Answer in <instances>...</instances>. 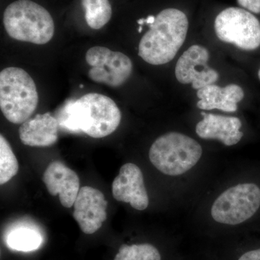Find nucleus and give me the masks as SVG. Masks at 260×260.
<instances>
[{
	"mask_svg": "<svg viewBox=\"0 0 260 260\" xmlns=\"http://www.w3.org/2000/svg\"><path fill=\"white\" fill-rule=\"evenodd\" d=\"M59 128L71 133H83L93 138L112 134L119 126L121 114L111 98L96 93L68 101L55 116Z\"/></svg>",
	"mask_w": 260,
	"mask_h": 260,
	"instance_id": "nucleus-1",
	"label": "nucleus"
},
{
	"mask_svg": "<svg viewBox=\"0 0 260 260\" xmlns=\"http://www.w3.org/2000/svg\"><path fill=\"white\" fill-rule=\"evenodd\" d=\"M149 26L140 40L138 55L150 64H167L185 42L189 29L187 17L180 10L167 8L160 12Z\"/></svg>",
	"mask_w": 260,
	"mask_h": 260,
	"instance_id": "nucleus-2",
	"label": "nucleus"
},
{
	"mask_svg": "<svg viewBox=\"0 0 260 260\" xmlns=\"http://www.w3.org/2000/svg\"><path fill=\"white\" fill-rule=\"evenodd\" d=\"M3 24L12 39L38 45L50 42L55 29L49 11L31 0H17L8 5Z\"/></svg>",
	"mask_w": 260,
	"mask_h": 260,
	"instance_id": "nucleus-3",
	"label": "nucleus"
},
{
	"mask_svg": "<svg viewBox=\"0 0 260 260\" xmlns=\"http://www.w3.org/2000/svg\"><path fill=\"white\" fill-rule=\"evenodd\" d=\"M39 93L30 75L22 68H5L0 73V109L15 124L30 119L38 107Z\"/></svg>",
	"mask_w": 260,
	"mask_h": 260,
	"instance_id": "nucleus-4",
	"label": "nucleus"
},
{
	"mask_svg": "<svg viewBox=\"0 0 260 260\" xmlns=\"http://www.w3.org/2000/svg\"><path fill=\"white\" fill-rule=\"evenodd\" d=\"M203 148L197 140L182 133L172 132L155 140L149 159L154 167L170 177L183 175L198 164Z\"/></svg>",
	"mask_w": 260,
	"mask_h": 260,
	"instance_id": "nucleus-5",
	"label": "nucleus"
},
{
	"mask_svg": "<svg viewBox=\"0 0 260 260\" xmlns=\"http://www.w3.org/2000/svg\"><path fill=\"white\" fill-rule=\"evenodd\" d=\"M260 208V188L242 183L223 191L214 201L210 213L217 223L239 225L250 219Z\"/></svg>",
	"mask_w": 260,
	"mask_h": 260,
	"instance_id": "nucleus-6",
	"label": "nucleus"
},
{
	"mask_svg": "<svg viewBox=\"0 0 260 260\" xmlns=\"http://www.w3.org/2000/svg\"><path fill=\"white\" fill-rule=\"evenodd\" d=\"M214 28L220 41L243 50H255L260 47L259 20L244 8L223 10L215 18Z\"/></svg>",
	"mask_w": 260,
	"mask_h": 260,
	"instance_id": "nucleus-7",
	"label": "nucleus"
},
{
	"mask_svg": "<svg viewBox=\"0 0 260 260\" xmlns=\"http://www.w3.org/2000/svg\"><path fill=\"white\" fill-rule=\"evenodd\" d=\"M85 61L91 67L88 71L89 78L112 88L122 85L133 72V62L127 56L101 46L88 49Z\"/></svg>",
	"mask_w": 260,
	"mask_h": 260,
	"instance_id": "nucleus-8",
	"label": "nucleus"
},
{
	"mask_svg": "<svg viewBox=\"0 0 260 260\" xmlns=\"http://www.w3.org/2000/svg\"><path fill=\"white\" fill-rule=\"evenodd\" d=\"M209 52L200 45H193L183 53L176 64L175 75L181 84L191 83L196 90L213 85L218 73L208 66Z\"/></svg>",
	"mask_w": 260,
	"mask_h": 260,
	"instance_id": "nucleus-9",
	"label": "nucleus"
},
{
	"mask_svg": "<svg viewBox=\"0 0 260 260\" xmlns=\"http://www.w3.org/2000/svg\"><path fill=\"white\" fill-rule=\"evenodd\" d=\"M107 205L102 191L91 186L80 188L73 215L84 234H93L102 228L107 218Z\"/></svg>",
	"mask_w": 260,
	"mask_h": 260,
	"instance_id": "nucleus-10",
	"label": "nucleus"
},
{
	"mask_svg": "<svg viewBox=\"0 0 260 260\" xmlns=\"http://www.w3.org/2000/svg\"><path fill=\"white\" fill-rule=\"evenodd\" d=\"M112 194L119 202L129 203L135 210H145L149 198L142 171L138 166L127 162L121 167L112 183Z\"/></svg>",
	"mask_w": 260,
	"mask_h": 260,
	"instance_id": "nucleus-11",
	"label": "nucleus"
},
{
	"mask_svg": "<svg viewBox=\"0 0 260 260\" xmlns=\"http://www.w3.org/2000/svg\"><path fill=\"white\" fill-rule=\"evenodd\" d=\"M43 181L52 196L59 194V201L64 208L74 205L80 191V179L74 171L60 161L49 164L43 176Z\"/></svg>",
	"mask_w": 260,
	"mask_h": 260,
	"instance_id": "nucleus-12",
	"label": "nucleus"
},
{
	"mask_svg": "<svg viewBox=\"0 0 260 260\" xmlns=\"http://www.w3.org/2000/svg\"><path fill=\"white\" fill-rule=\"evenodd\" d=\"M203 119L196 125V133L202 139L218 140L226 146L237 144L244 136L240 119L201 112Z\"/></svg>",
	"mask_w": 260,
	"mask_h": 260,
	"instance_id": "nucleus-13",
	"label": "nucleus"
},
{
	"mask_svg": "<svg viewBox=\"0 0 260 260\" xmlns=\"http://www.w3.org/2000/svg\"><path fill=\"white\" fill-rule=\"evenodd\" d=\"M59 125L55 116L47 112L37 114L21 124L19 137L23 144L30 147L51 146L58 140Z\"/></svg>",
	"mask_w": 260,
	"mask_h": 260,
	"instance_id": "nucleus-14",
	"label": "nucleus"
},
{
	"mask_svg": "<svg viewBox=\"0 0 260 260\" xmlns=\"http://www.w3.org/2000/svg\"><path fill=\"white\" fill-rule=\"evenodd\" d=\"M197 95L199 99L197 106L200 109L235 112L238 103L244 99V92L236 84H231L224 88L213 84L198 90Z\"/></svg>",
	"mask_w": 260,
	"mask_h": 260,
	"instance_id": "nucleus-15",
	"label": "nucleus"
},
{
	"mask_svg": "<svg viewBox=\"0 0 260 260\" xmlns=\"http://www.w3.org/2000/svg\"><path fill=\"white\" fill-rule=\"evenodd\" d=\"M85 18L90 28L99 30L107 25L112 16L109 0H81Z\"/></svg>",
	"mask_w": 260,
	"mask_h": 260,
	"instance_id": "nucleus-16",
	"label": "nucleus"
},
{
	"mask_svg": "<svg viewBox=\"0 0 260 260\" xmlns=\"http://www.w3.org/2000/svg\"><path fill=\"white\" fill-rule=\"evenodd\" d=\"M43 239L40 233L30 228L20 227L8 234L7 245L13 250L35 251L42 245Z\"/></svg>",
	"mask_w": 260,
	"mask_h": 260,
	"instance_id": "nucleus-17",
	"label": "nucleus"
},
{
	"mask_svg": "<svg viewBox=\"0 0 260 260\" xmlns=\"http://www.w3.org/2000/svg\"><path fill=\"white\" fill-rule=\"evenodd\" d=\"M19 165L8 140L0 135V184H6L18 174Z\"/></svg>",
	"mask_w": 260,
	"mask_h": 260,
	"instance_id": "nucleus-18",
	"label": "nucleus"
},
{
	"mask_svg": "<svg viewBox=\"0 0 260 260\" xmlns=\"http://www.w3.org/2000/svg\"><path fill=\"white\" fill-rule=\"evenodd\" d=\"M114 260H161L160 253L150 244H123Z\"/></svg>",
	"mask_w": 260,
	"mask_h": 260,
	"instance_id": "nucleus-19",
	"label": "nucleus"
},
{
	"mask_svg": "<svg viewBox=\"0 0 260 260\" xmlns=\"http://www.w3.org/2000/svg\"><path fill=\"white\" fill-rule=\"evenodd\" d=\"M242 8L251 13L260 14V0H237Z\"/></svg>",
	"mask_w": 260,
	"mask_h": 260,
	"instance_id": "nucleus-20",
	"label": "nucleus"
},
{
	"mask_svg": "<svg viewBox=\"0 0 260 260\" xmlns=\"http://www.w3.org/2000/svg\"><path fill=\"white\" fill-rule=\"evenodd\" d=\"M238 260H260V249L247 251Z\"/></svg>",
	"mask_w": 260,
	"mask_h": 260,
	"instance_id": "nucleus-21",
	"label": "nucleus"
},
{
	"mask_svg": "<svg viewBox=\"0 0 260 260\" xmlns=\"http://www.w3.org/2000/svg\"><path fill=\"white\" fill-rule=\"evenodd\" d=\"M258 77H259V79L260 80V69L259 70V72H258Z\"/></svg>",
	"mask_w": 260,
	"mask_h": 260,
	"instance_id": "nucleus-22",
	"label": "nucleus"
},
{
	"mask_svg": "<svg viewBox=\"0 0 260 260\" xmlns=\"http://www.w3.org/2000/svg\"><path fill=\"white\" fill-rule=\"evenodd\" d=\"M138 31H139V32H142V26L140 27L139 30H138Z\"/></svg>",
	"mask_w": 260,
	"mask_h": 260,
	"instance_id": "nucleus-23",
	"label": "nucleus"
}]
</instances>
